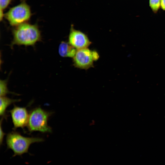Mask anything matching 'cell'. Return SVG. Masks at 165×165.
Masks as SVG:
<instances>
[{
  "label": "cell",
  "mask_w": 165,
  "mask_h": 165,
  "mask_svg": "<svg viewBox=\"0 0 165 165\" xmlns=\"http://www.w3.org/2000/svg\"><path fill=\"white\" fill-rule=\"evenodd\" d=\"M0 97L6 96L7 94L10 93L7 87V80H0Z\"/></svg>",
  "instance_id": "8fae6325"
},
{
  "label": "cell",
  "mask_w": 165,
  "mask_h": 165,
  "mask_svg": "<svg viewBox=\"0 0 165 165\" xmlns=\"http://www.w3.org/2000/svg\"><path fill=\"white\" fill-rule=\"evenodd\" d=\"M68 42L77 50L88 48L91 44L87 35L82 31L75 29L73 25L70 27Z\"/></svg>",
  "instance_id": "8992f818"
},
{
  "label": "cell",
  "mask_w": 165,
  "mask_h": 165,
  "mask_svg": "<svg viewBox=\"0 0 165 165\" xmlns=\"http://www.w3.org/2000/svg\"><path fill=\"white\" fill-rule=\"evenodd\" d=\"M160 7L163 10H165V0H161Z\"/></svg>",
  "instance_id": "5bb4252c"
},
{
  "label": "cell",
  "mask_w": 165,
  "mask_h": 165,
  "mask_svg": "<svg viewBox=\"0 0 165 165\" xmlns=\"http://www.w3.org/2000/svg\"><path fill=\"white\" fill-rule=\"evenodd\" d=\"M77 50L71 45L68 42H61L58 47L59 55L63 57L73 58L75 56Z\"/></svg>",
  "instance_id": "ba28073f"
},
{
  "label": "cell",
  "mask_w": 165,
  "mask_h": 165,
  "mask_svg": "<svg viewBox=\"0 0 165 165\" xmlns=\"http://www.w3.org/2000/svg\"><path fill=\"white\" fill-rule=\"evenodd\" d=\"M13 0H0V20L4 17V11L10 5Z\"/></svg>",
  "instance_id": "30bf717a"
},
{
  "label": "cell",
  "mask_w": 165,
  "mask_h": 165,
  "mask_svg": "<svg viewBox=\"0 0 165 165\" xmlns=\"http://www.w3.org/2000/svg\"><path fill=\"white\" fill-rule=\"evenodd\" d=\"M4 117H2V118L0 120V145H1L2 144V143H3V138L4 137V136L5 134V133L4 132V131L3 130L2 128V121L3 120Z\"/></svg>",
  "instance_id": "4fadbf2b"
},
{
  "label": "cell",
  "mask_w": 165,
  "mask_h": 165,
  "mask_svg": "<svg viewBox=\"0 0 165 165\" xmlns=\"http://www.w3.org/2000/svg\"><path fill=\"white\" fill-rule=\"evenodd\" d=\"M161 0H149V6L154 13H156L160 7Z\"/></svg>",
  "instance_id": "7c38bea8"
},
{
  "label": "cell",
  "mask_w": 165,
  "mask_h": 165,
  "mask_svg": "<svg viewBox=\"0 0 165 165\" xmlns=\"http://www.w3.org/2000/svg\"><path fill=\"white\" fill-rule=\"evenodd\" d=\"M53 113L40 107L31 109L29 113L27 126L29 132L35 131L43 133L52 132V128L48 125V121Z\"/></svg>",
  "instance_id": "3957f363"
},
{
  "label": "cell",
  "mask_w": 165,
  "mask_h": 165,
  "mask_svg": "<svg viewBox=\"0 0 165 165\" xmlns=\"http://www.w3.org/2000/svg\"><path fill=\"white\" fill-rule=\"evenodd\" d=\"M99 57L97 51L88 48L77 50L72 58L73 65L78 68L87 70L94 67V62Z\"/></svg>",
  "instance_id": "5b68a950"
},
{
  "label": "cell",
  "mask_w": 165,
  "mask_h": 165,
  "mask_svg": "<svg viewBox=\"0 0 165 165\" xmlns=\"http://www.w3.org/2000/svg\"><path fill=\"white\" fill-rule=\"evenodd\" d=\"M20 101V99H12L6 96L0 97V116L6 118L7 116L6 114V111L7 107L12 104Z\"/></svg>",
  "instance_id": "9c48e42d"
},
{
  "label": "cell",
  "mask_w": 165,
  "mask_h": 165,
  "mask_svg": "<svg viewBox=\"0 0 165 165\" xmlns=\"http://www.w3.org/2000/svg\"><path fill=\"white\" fill-rule=\"evenodd\" d=\"M12 32L11 46L14 45L33 46L42 38L41 32L36 24L26 23L15 27Z\"/></svg>",
  "instance_id": "6da1fadb"
},
{
  "label": "cell",
  "mask_w": 165,
  "mask_h": 165,
  "mask_svg": "<svg viewBox=\"0 0 165 165\" xmlns=\"http://www.w3.org/2000/svg\"><path fill=\"white\" fill-rule=\"evenodd\" d=\"M10 113L13 125V129L21 128L23 130L27 126L29 114L27 107H20L14 105L13 108L9 111Z\"/></svg>",
  "instance_id": "52a82bcc"
},
{
  "label": "cell",
  "mask_w": 165,
  "mask_h": 165,
  "mask_svg": "<svg viewBox=\"0 0 165 165\" xmlns=\"http://www.w3.org/2000/svg\"><path fill=\"white\" fill-rule=\"evenodd\" d=\"M31 15L30 6L25 0H22L18 5L10 8L4 14V17L10 25L15 27L28 23Z\"/></svg>",
  "instance_id": "277c9868"
},
{
  "label": "cell",
  "mask_w": 165,
  "mask_h": 165,
  "mask_svg": "<svg viewBox=\"0 0 165 165\" xmlns=\"http://www.w3.org/2000/svg\"><path fill=\"white\" fill-rule=\"evenodd\" d=\"M44 141V139L41 138L24 137L15 130L8 134L6 138L7 148L13 152V157L21 156L24 153H28L29 147L32 144Z\"/></svg>",
  "instance_id": "7a4b0ae2"
}]
</instances>
